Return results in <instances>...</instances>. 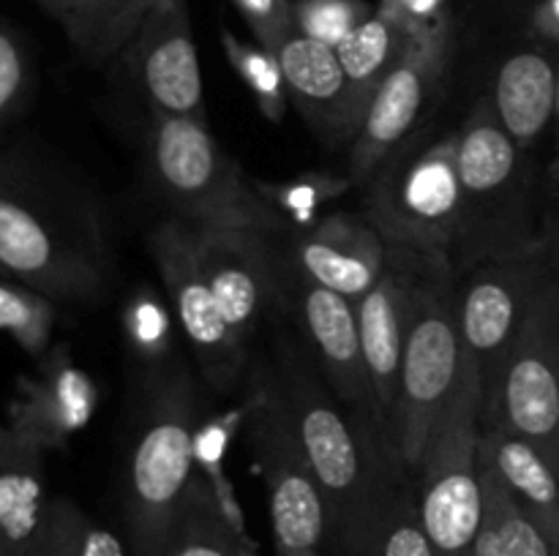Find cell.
I'll return each instance as SVG.
<instances>
[{"instance_id": "d6a6232c", "label": "cell", "mask_w": 559, "mask_h": 556, "mask_svg": "<svg viewBox=\"0 0 559 556\" xmlns=\"http://www.w3.org/2000/svg\"><path fill=\"white\" fill-rule=\"evenodd\" d=\"M295 31L338 47L374 9L366 0H293Z\"/></svg>"}, {"instance_id": "83f0119b", "label": "cell", "mask_w": 559, "mask_h": 556, "mask_svg": "<svg viewBox=\"0 0 559 556\" xmlns=\"http://www.w3.org/2000/svg\"><path fill=\"white\" fill-rule=\"evenodd\" d=\"M358 556H440L420 521L415 480L391 496Z\"/></svg>"}, {"instance_id": "ac0fdd59", "label": "cell", "mask_w": 559, "mask_h": 556, "mask_svg": "<svg viewBox=\"0 0 559 556\" xmlns=\"http://www.w3.org/2000/svg\"><path fill=\"white\" fill-rule=\"evenodd\" d=\"M295 281H298V314L322 379L355 418L380 425L388 434L366 365L355 300L298 276Z\"/></svg>"}, {"instance_id": "f6af8a7d", "label": "cell", "mask_w": 559, "mask_h": 556, "mask_svg": "<svg viewBox=\"0 0 559 556\" xmlns=\"http://www.w3.org/2000/svg\"><path fill=\"white\" fill-rule=\"evenodd\" d=\"M0 276H5V273H3V270H0Z\"/></svg>"}, {"instance_id": "e0dca14e", "label": "cell", "mask_w": 559, "mask_h": 556, "mask_svg": "<svg viewBox=\"0 0 559 556\" xmlns=\"http://www.w3.org/2000/svg\"><path fill=\"white\" fill-rule=\"evenodd\" d=\"M424 262L426 254L391 245L377 283L355 303L358 305V327L366 365H369L377 407H380L388 436H391L393 412H396L404 341H407L409 319H413Z\"/></svg>"}, {"instance_id": "f546056e", "label": "cell", "mask_w": 559, "mask_h": 556, "mask_svg": "<svg viewBox=\"0 0 559 556\" xmlns=\"http://www.w3.org/2000/svg\"><path fill=\"white\" fill-rule=\"evenodd\" d=\"M222 47L227 52L229 65H233L235 74L243 80V85L249 87L251 96H254L257 107L265 114L271 123H278L287 112V85H284L282 65L278 58L265 49L262 44H246L240 38H235L227 27H222Z\"/></svg>"}, {"instance_id": "ffe728a7", "label": "cell", "mask_w": 559, "mask_h": 556, "mask_svg": "<svg viewBox=\"0 0 559 556\" xmlns=\"http://www.w3.org/2000/svg\"><path fill=\"white\" fill-rule=\"evenodd\" d=\"M282 65L289 104L298 107L306 123L328 142L353 145L358 125L353 118V96L336 47L304 33H289L273 52Z\"/></svg>"}, {"instance_id": "74e56055", "label": "cell", "mask_w": 559, "mask_h": 556, "mask_svg": "<svg viewBox=\"0 0 559 556\" xmlns=\"http://www.w3.org/2000/svg\"><path fill=\"white\" fill-rule=\"evenodd\" d=\"M380 5L391 11L393 16H399L413 31L431 27L445 20L442 16V0H382Z\"/></svg>"}, {"instance_id": "7a4b0ae2", "label": "cell", "mask_w": 559, "mask_h": 556, "mask_svg": "<svg viewBox=\"0 0 559 556\" xmlns=\"http://www.w3.org/2000/svg\"><path fill=\"white\" fill-rule=\"evenodd\" d=\"M0 270L55 303H87L109 283V245L85 194L22 164H0Z\"/></svg>"}, {"instance_id": "603a6c76", "label": "cell", "mask_w": 559, "mask_h": 556, "mask_svg": "<svg viewBox=\"0 0 559 556\" xmlns=\"http://www.w3.org/2000/svg\"><path fill=\"white\" fill-rule=\"evenodd\" d=\"M480 452L500 474L511 499L559 543V472L555 463L522 436L484 425Z\"/></svg>"}, {"instance_id": "7c38bea8", "label": "cell", "mask_w": 559, "mask_h": 556, "mask_svg": "<svg viewBox=\"0 0 559 556\" xmlns=\"http://www.w3.org/2000/svg\"><path fill=\"white\" fill-rule=\"evenodd\" d=\"M551 270L540 240L535 249L489 259L456 273V319L462 347L478 368L484 387L511 352L540 287Z\"/></svg>"}, {"instance_id": "277c9868", "label": "cell", "mask_w": 559, "mask_h": 556, "mask_svg": "<svg viewBox=\"0 0 559 556\" xmlns=\"http://www.w3.org/2000/svg\"><path fill=\"white\" fill-rule=\"evenodd\" d=\"M502 129L489 98L478 101L456 129V167L462 183V221L451 262L456 273L489 259L535 249L527 191V161Z\"/></svg>"}, {"instance_id": "f35d334b", "label": "cell", "mask_w": 559, "mask_h": 556, "mask_svg": "<svg viewBox=\"0 0 559 556\" xmlns=\"http://www.w3.org/2000/svg\"><path fill=\"white\" fill-rule=\"evenodd\" d=\"M533 25L546 41L559 47V0H544V3L535 9Z\"/></svg>"}, {"instance_id": "7bdbcfd3", "label": "cell", "mask_w": 559, "mask_h": 556, "mask_svg": "<svg viewBox=\"0 0 559 556\" xmlns=\"http://www.w3.org/2000/svg\"><path fill=\"white\" fill-rule=\"evenodd\" d=\"M289 556H325L322 551H311V554H289Z\"/></svg>"}, {"instance_id": "d6986e66", "label": "cell", "mask_w": 559, "mask_h": 556, "mask_svg": "<svg viewBox=\"0 0 559 556\" xmlns=\"http://www.w3.org/2000/svg\"><path fill=\"white\" fill-rule=\"evenodd\" d=\"M391 245L364 216L331 213L300 229L289 265L304 281L358 303L377 283Z\"/></svg>"}, {"instance_id": "6da1fadb", "label": "cell", "mask_w": 559, "mask_h": 556, "mask_svg": "<svg viewBox=\"0 0 559 556\" xmlns=\"http://www.w3.org/2000/svg\"><path fill=\"white\" fill-rule=\"evenodd\" d=\"M273 382L325 494L331 545L342 556H358L391 496L413 478L385 431L355 418L306 354H284Z\"/></svg>"}, {"instance_id": "d4e9b609", "label": "cell", "mask_w": 559, "mask_h": 556, "mask_svg": "<svg viewBox=\"0 0 559 556\" xmlns=\"http://www.w3.org/2000/svg\"><path fill=\"white\" fill-rule=\"evenodd\" d=\"M409 25H404L399 16L377 5L374 14L355 27L347 38L336 47L342 69L349 82V96H353V118L355 125H364L366 112H369L371 98L377 96L385 76L391 74L393 65L402 60L404 49L409 47L413 36Z\"/></svg>"}, {"instance_id": "f1b7e54d", "label": "cell", "mask_w": 559, "mask_h": 556, "mask_svg": "<svg viewBox=\"0 0 559 556\" xmlns=\"http://www.w3.org/2000/svg\"><path fill=\"white\" fill-rule=\"evenodd\" d=\"M0 330L27 354L41 358L52 347L55 300L9 276H0Z\"/></svg>"}, {"instance_id": "484cf974", "label": "cell", "mask_w": 559, "mask_h": 556, "mask_svg": "<svg viewBox=\"0 0 559 556\" xmlns=\"http://www.w3.org/2000/svg\"><path fill=\"white\" fill-rule=\"evenodd\" d=\"M164 556H249L238 521L200 469L175 512Z\"/></svg>"}, {"instance_id": "ab89813d", "label": "cell", "mask_w": 559, "mask_h": 556, "mask_svg": "<svg viewBox=\"0 0 559 556\" xmlns=\"http://www.w3.org/2000/svg\"><path fill=\"white\" fill-rule=\"evenodd\" d=\"M540 240H544L551 267H555V273L559 276V213H555L549 229H546V234H540Z\"/></svg>"}, {"instance_id": "ba28073f", "label": "cell", "mask_w": 559, "mask_h": 556, "mask_svg": "<svg viewBox=\"0 0 559 556\" xmlns=\"http://www.w3.org/2000/svg\"><path fill=\"white\" fill-rule=\"evenodd\" d=\"M364 218L393 249L451 256L462 221L456 131L402 142L366 183Z\"/></svg>"}, {"instance_id": "8fae6325", "label": "cell", "mask_w": 559, "mask_h": 556, "mask_svg": "<svg viewBox=\"0 0 559 556\" xmlns=\"http://www.w3.org/2000/svg\"><path fill=\"white\" fill-rule=\"evenodd\" d=\"M151 254L175 311V325L189 341L207 387L229 392L240 382L249 347L235 338L197 254L194 223L173 216L151 232Z\"/></svg>"}, {"instance_id": "60d3db41", "label": "cell", "mask_w": 559, "mask_h": 556, "mask_svg": "<svg viewBox=\"0 0 559 556\" xmlns=\"http://www.w3.org/2000/svg\"><path fill=\"white\" fill-rule=\"evenodd\" d=\"M551 194H555V202H557L555 213H559V156L555 158V164H551Z\"/></svg>"}, {"instance_id": "8d00e7d4", "label": "cell", "mask_w": 559, "mask_h": 556, "mask_svg": "<svg viewBox=\"0 0 559 556\" xmlns=\"http://www.w3.org/2000/svg\"><path fill=\"white\" fill-rule=\"evenodd\" d=\"M243 20L249 22L257 44L276 52L284 38L295 33L293 0H233Z\"/></svg>"}, {"instance_id": "7402d4cb", "label": "cell", "mask_w": 559, "mask_h": 556, "mask_svg": "<svg viewBox=\"0 0 559 556\" xmlns=\"http://www.w3.org/2000/svg\"><path fill=\"white\" fill-rule=\"evenodd\" d=\"M489 104L502 129L527 156L535 142L555 125L557 58L544 49L513 52L497 71Z\"/></svg>"}, {"instance_id": "52a82bcc", "label": "cell", "mask_w": 559, "mask_h": 556, "mask_svg": "<svg viewBox=\"0 0 559 556\" xmlns=\"http://www.w3.org/2000/svg\"><path fill=\"white\" fill-rule=\"evenodd\" d=\"M480 431L484 382L464 354L462 379L413 478L420 521L440 556H469L484 523Z\"/></svg>"}, {"instance_id": "44dd1931", "label": "cell", "mask_w": 559, "mask_h": 556, "mask_svg": "<svg viewBox=\"0 0 559 556\" xmlns=\"http://www.w3.org/2000/svg\"><path fill=\"white\" fill-rule=\"evenodd\" d=\"M55 501L44 452L0 425V556L47 554Z\"/></svg>"}, {"instance_id": "2e32d148", "label": "cell", "mask_w": 559, "mask_h": 556, "mask_svg": "<svg viewBox=\"0 0 559 556\" xmlns=\"http://www.w3.org/2000/svg\"><path fill=\"white\" fill-rule=\"evenodd\" d=\"M98 387L66 343L49 347L38 368L16 382L9 403V428L44 456L63 450L93 420Z\"/></svg>"}, {"instance_id": "9a60e30c", "label": "cell", "mask_w": 559, "mask_h": 556, "mask_svg": "<svg viewBox=\"0 0 559 556\" xmlns=\"http://www.w3.org/2000/svg\"><path fill=\"white\" fill-rule=\"evenodd\" d=\"M123 55L153 114L205 120L200 55L183 0L156 5Z\"/></svg>"}, {"instance_id": "ee69618b", "label": "cell", "mask_w": 559, "mask_h": 556, "mask_svg": "<svg viewBox=\"0 0 559 556\" xmlns=\"http://www.w3.org/2000/svg\"><path fill=\"white\" fill-rule=\"evenodd\" d=\"M156 3H158V5H162V3H167V0H156Z\"/></svg>"}, {"instance_id": "5b68a950", "label": "cell", "mask_w": 559, "mask_h": 556, "mask_svg": "<svg viewBox=\"0 0 559 556\" xmlns=\"http://www.w3.org/2000/svg\"><path fill=\"white\" fill-rule=\"evenodd\" d=\"M147 169L173 216L197 227L284 234L287 221L224 153L205 120L153 114Z\"/></svg>"}, {"instance_id": "e575fe53", "label": "cell", "mask_w": 559, "mask_h": 556, "mask_svg": "<svg viewBox=\"0 0 559 556\" xmlns=\"http://www.w3.org/2000/svg\"><path fill=\"white\" fill-rule=\"evenodd\" d=\"M33 87V63L20 33L0 16V129L25 109Z\"/></svg>"}, {"instance_id": "4fadbf2b", "label": "cell", "mask_w": 559, "mask_h": 556, "mask_svg": "<svg viewBox=\"0 0 559 556\" xmlns=\"http://www.w3.org/2000/svg\"><path fill=\"white\" fill-rule=\"evenodd\" d=\"M451 58V25L448 20L431 27H420L404 49L402 60L371 98L364 125L349 145V180L369 183L382 161L402 142L413 136L426 104L440 87Z\"/></svg>"}, {"instance_id": "3957f363", "label": "cell", "mask_w": 559, "mask_h": 556, "mask_svg": "<svg viewBox=\"0 0 559 556\" xmlns=\"http://www.w3.org/2000/svg\"><path fill=\"white\" fill-rule=\"evenodd\" d=\"M202 401L189 371L162 360L145 385L126 472V532L134 556H164L175 512L197 474Z\"/></svg>"}, {"instance_id": "1f68e13d", "label": "cell", "mask_w": 559, "mask_h": 556, "mask_svg": "<svg viewBox=\"0 0 559 556\" xmlns=\"http://www.w3.org/2000/svg\"><path fill=\"white\" fill-rule=\"evenodd\" d=\"M246 412H249V403L243 401V407L235 409V412L216 414V418H202L194 442L197 469L211 480L218 499L224 501V507H227V512L233 518L238 516V505H235L233 491H229L227 478H224V456H227L229 442L238 434L240 423H246ZM235 521H238V518H235Z\"/></svg>"}, {"instance_id": "30bf717a", "label": "cell", "mask_w": 559, "mask_h": 556, "mask_svg": "<svg viewBox=\"0 0 559 556\" xmlns=\"http://www.w3.org/2000/svg\"><path fill=\"white\" fill-rule=\"evenodd\" d=\"M246 403V436L267 485L276 556L322 551L331 543V510L273 376Z\"/></svg>"}, {"instance_id": "8992f818", "label": "cell", "mask_w": 559, "mask_h": 556, "mask_svg": "<svg viewBox=\"0 0 559 556\" xmlns=\"http://www.w3.org/2000/svg\"><path fill=\"white\" fill-rule=\"evenodd\" d=\"M464 374V347L456 319V267L448 254H426L413 319L402 358L391 442L415 478L437 423Z\"/></svg>"}, {"instance_id": "9c48e42d", "label": "cell", "mask_w": 559, "mask_h": 556, "mask_svg": "<svg viewBox=\"0 0 559 556\" xmlns=\"http://www.w3.org/2000/svg\"><path fill=\"white\" fill-rule=\"evenodd\" d=\"M484 425L533 442L559 472V276H546L511 352L484 387Z\"/></svg>"}, {"instance_id": "4dcf8cb0", "label": "cell", "mask_w": 559, "mask_h": 556, "mask_svg": "<svg viewBox=\"0 0 559 556\" xmlns=\"http://www.w3.org/2000/svg\"><path fill=\"white\" fill-rule=\"evenodd\" d=\"M44 556H126L118 534L98 527L71 499L58 496Z\"/></svg>"}, {"instance_id": "b9f144b4", "label": "cell", "mask_w": 559, "mask_h": 556, "mask_svg": "<svg viewBox=\"0 0 559 556\" xmlns=\"http://www.w3.org/2000/svg\"><path fill=\"white\" fill-rule=\"evenodd\" d=\"M555 129H557V142H559V55H557V104H555Z\"/></svg>"}, {"instance_id": "836d02e7", "label": "cell", "mask_w": 559, "mask_h": 556, "mask_svg": "<svg viewBox=\"0 0 559 556\" xmlns=\"http://www.w3.org/2000/svg\"><path fill=\"white\" fill-rule=\"evenodd\" d=\"M126 338L151 363L167 360L169 343H173V316L167 305L153 292H136L123 309Z\"/></svg>"}, {"instance_id": "cb8c5ba5", "label": "cell", "mask_w": 559, "mask_h": 556, "mask_svg": "<svg viewBox=\"0 0 559 556\" xmlns=\"http://www.w3.org/2000/svg\"><path fill=\"white\" fill-rule=\"evenodd\" d=\"M93 65L120 58L156 0H36Z\"/></svg>"}, {"instance_id": "5bb4252c", "label": "cell", "mask_w": 559, "mask_h": 556, "mask_svg": "<svg viewBox=\"0 0 559 556\" xmlns=\"http://www.w3.org/2000/svg\"><path fill=\"white\" fill-rule=\"evenodd\" d=\"M197 254L207 283L218 300L229 330L243 347L257 322L284 298L282 259L276 254V234L257 229L197 227Z\"/></svg>"}, {"instance_id": "4316f807", "label": "cell", "mask_w": 559, "mask_h": 556, "mask_svg": "<svg viewBox=\"0 0 559 556\" xmlns=\"http://www.w3.org/2000/svg\"><path fill=\"white\" fill-rule=\"evenodd\" d=\"M484 472V523L469 556H559V543L544 532L502 485L489 458L480 452Z\"/></svg>"}, {"instance_id": "d590c367", "label": "cell", "mask_w": 559, "mask_h": 556, "mask_svg": "<svg viewBox=\"0 0 559 556\" xmlns=\"http://www.w3.org/2000/svg\"><path fill=\"white\" fill-rule=\"evenodd\" d=\"M353 185V180H338L328 178V174H306V178L293 180V183H260V191L265 194V200L282 213V218H295V221H309L311 213L320 205H325L328 200L338 196L342 191H347Z\"/></svg>"}]
</instances>
